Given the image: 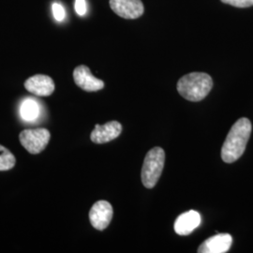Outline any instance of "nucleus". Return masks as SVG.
<instances>
[{
  "label": "nucleus",
  "mask_w": 253,
  "mask_h": 253,
  "mask_svg": "<svg viewBox=\"0 0 253 253\" xmlns=\"http://www.w3.org/2000/svg\"><path fill=\"white\" fill-rule=\"evenodd\" d=\"M251 133L252 123L248 118H240L235 122L221 148V159L224 163H235L244 154Z\"/></svg>",
  "instance_id": "f257e3e1"
},
{
  "label": "nucleus",
  "mask_w": 253,
  "mask_h": 253,
  "mask_svg": "<svg viewBox=\"0 0 253 253\" xmlns=\"http://www.w3.org/2000/svg\"><path fill=\"white\" fill-rule=\"evenodd\" d=\"M213 87L210 75L205 73H191L181 77L177 83V91L190 101L204 100Z\"/></svg>",
  "instance_id": "f03ea898"
},
{
  "label": "nucleus",
  "mask_w": 253,
  "mask_h": 253,
  "mask_svg": "<svg viewBox=\"0 0 253 253\" xmlns=\"http://www.w3.org/2000/svg\"><path fill=\"white\" fill-rule=\"evenodd\" d=\"M165 163V153L162 147H154L145 156L142 168V182L145 188L152 189L160 179Z\"/></svg>",
  "instance_id": "7ed1b4c3"
},
{
  "label": "nucleus",
  "mask_w": 253,
  "mask_h": 253,
  "mask_svg": "<svg viewBox=\"0 0 253 253\" xmlns=\"http://www.w3.org/2000/svg\"><path fill=\"white\" fill-rule=\"evenodd\" d=\"M51 134L46 128L25 129L20 135V143L30 154H39L43 151L48 145Z\"/></svg>",
  "instance_id": "20e7f679"
},
{
  "label": "nucleus",
  "mask_w": 253,
  "mask_h": 253,
  "mask_svg": "<svg viewBox=\"0 0 253 253\" xmlns=\"http://www.w3.org/2000/svg\"><path fill=\"white\" fill-rule=\"evenodd\" d=\"M114 215L113 208L107 201H99L93 205L89 211V219L92 226L103 231L109 226Z\"/></svg>",
  "instance_id": "39448f33"
},
{
  "label": "nucleus",
  "mask_w": 253,
  "mask_h": 253,
  "mask_svg": "<svg viewBox=\"0 0 253 253\" xmlns=\"http://www.w3.org/2000/svg\"><path fill=\"white\" fill-rule=\"evenodd\" d=\"M110 7L118 16L125 19L139 18L145 11L141 0H110Z\"/></svg>",
  "instance_id": "423d86ee"
},
{
  "label": "nucleus",
  "mask_w": 253,
  "mask_h": 253,
  "mask_svg": "<svg viewBox=\"0 0 253 253\" xmlns=\"http://www.w3.org/2000/svg\"><path fill=\"white\" fill-rule=\"evenodd\" d=\"M73 79L75 84L83 90L87 92L99 91L104 87V83L100 79L96 78L88 67L78 66L73 72Z\"/></svg>",
  "instance_id": "0eeeda50"
},
{
  "label": "nucleus",
  "mask_w": 253,
  "mask_h": 253,
  "mask_svg": "<svg viewBox=\"0 0 253 253\" xmlns=\"http://www.w3.org/2000/svg\"><path fill=\"white\" fill-rule=\"evenodd\" d=\"M121 132V124L118 121H110L102 126H95V128L91 132V141L95 144H105L117 139Z\"/></svg>",
  "instance_id": "6e6552de"
},
{
  "label": "nucleus",
  "mask_w": 253,
  "mask_h": 253,
  "mask_svg": "<svg viewBox=\"0 0 253 253\" xmlns=\"http://www.w3.org/2000/svg\"><path fill=\"white\" fill-rule=\"evenodd\" d=\"M25 87L28 92L40 96V97H47L53 94L54 90V83L51 77L37 74L30 78H28L25 83Z\"/></svg>",
  "instance_id": "1a4fd4ad"
},
{
  "label": "nucleus",
  "mask_w": 253,
  "mask_h": 253,
  "mask_svg": "<svg viewBox=\"0 0 253 253\" xmlns=\"http://www.w3.org/2000/svg\"><path fill=\"white\" fill-rule=\"evenodd\" d=\"M233 244V237L229 234H218L206 240L198 249L199 253H225Z\"/></svg>",
  "instance_id": "9d476101"
},
{
  "label": "nucleus",
  "mask_w": 253,
  "mask_h": 253,
  "mask_svg": "<svg viewBox=\"0 0 253 253\" xmlns=\"http://www.w3.org/2000/svg\"><path fill=\"white\" fill-rule=\"evenodd\" d=\"M202 218L197 211L190 210L181 214L174 222V231L177 235H188L191 234L201 224Z\"/></svg>",
  "instance_id": "9b49d317"
},
{
  "label": "nucleus",
  "mask_w": 253,
  "mask_h": 253,
  "mask_svg": "<svg viewBox=\"0 0 253 253\" xmlns=\"http://www.w3.org/2000/svg\"><path fill=\"white\" fill-rule=\"evenodd\" d=\"M20 115L22 119L25 121H35L40 117L39 103L33 99H27L24 100L20 107Z\"/></svg>",
  "instance_id": "f8f14e48"
},
{
  "label": "nucleus",
  "mask_w": 253,
  "mask_h": 253,
  "mask_svg": "<svg viewBox=\"0 0 253 253\" xmlns=\"http://www.w3.org/2000/svg\"><path fill=\"white\" fill-rule=\"evenodd\" d=\"M16 160L14 155L0 145V171H8L14 167Z\"/></svg>",
  "instance_id": "ddd939ff"
},
{
  "label": "nucleus",
  "mask_w": 253,
  "mask_h": 253,
  "mask_svg": "<svg viewBox=\"0 0 253 253\" xmlns=\"http://www.w3.org/2000/svg\"><path fill=\"white\" fill-rule=\"evenodd\" d=\"M52 10H53L54 19L57 22H62L66 17V11H65L63 6L60 3L54 2V4L52 5Z\"/></svg>",
  "instance_id": "4468645a"
},
{
  "label": "nucleus",
  "mask_w": 253,
  "mask_h": 253,
  "mask_svg": "<svg viewBox=\"0 0 253 253\" xmlns=\"http://www.w3.org/2000/svg\"><path fill=\"white\" fill-rule=\"evenodd\" d=\"M222 3L236 8H248L253 6V0H220Z\"/></svg>",
  "instance_id": "2eb2a0df"
},
{
  "label": "nucleus",
  "mask_w": 253,
  "mask_h": 253,
  "mask_svg": "<svg viewBox=\"0 0 253 253\" xmlns=\"http://www.w3.org/2000/svg\"><path fill=\"white\" fill-rule=\"evenodd\" d=\"M74 8H75V11L77 12L78 15L84 16L86 13V3H85V0H75Z\"/></svg>",
  "instance_id": "dca6fc26"
}]
</instances>
